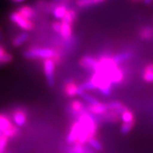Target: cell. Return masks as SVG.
<instances>
[{
  "mask_svg": "<svg viewBox=\"0 0 153 153\" xmlns=\"http://www.w3.org/2000/svg\"><path fill=\"white\" fill-rule=\"evenodd\" d=\"M97 64H98V59L90 55H85L82 57L79 60V65L81 67L91 70L93 72H94L97 68Z\"/></svg>",
  "mask_w": 153,
  "mask_h": 153,
  "instance_id": "10",
  "label": "cell"
},
{
  "mask_svg": "<svg viewBox=\"0 0 153 153\" xmlns=\"http://www.w3.org/2000/svg\"><path fill=\"white\" fill-rule=\"evenodd\" d=\"M55 62L51 58L45 59L43 62L44 66V72L46 77L47 83L49 86L52 87L54 86L55 81H54V70H55Z\"/></svg>",
  "mask_w": 153,
  "mask_h": 153,
  "instance_id": "6",
  "label": "cell"
},
{
  "mask_svg": "<svg viewBox=\"0 0 153 153\" xmlns=\"http://www.w3.org/2000/svg\"><path fill=\"white\" fill-rule=\"evenodd\" d=\"M80 124V136L76 144L85 145L91 138L97 137L98 125L88 111L78 117Z\"/></svg>",
  "mask_w": 153,
  "mask_h": 153,
  "instance_id": "1",
  "label": "cell"
},
{
  "mask_svg": "<svg viewBox=\"0 0 153 153\" xmlns=\"http://www.w3.org/2000/svg\"><path fill=\"white\" fill-rule=\"evenodd\" d=\"M4 39V36H3V32H2V30L0 27V41H3Z\"/></svg>",
  "mask_w": 153,
  "mask_h": 153,
  "instance_id": "32",
  "label": "cell"
},
{
  "mask_svg": "<svg viewBox=\"0 0 153 153\" xmlns=\"http://www.w3.org/2000/svg\"><path fill=\"white\" fill-rule=\"evenodd\" d=\"M96 89H98L102 95L109 97L112 91V82L107 76L99 72H93L89 79Z\"/></svg>",
  "mask_w": 153,
  "mask_h": 153,
  "instance_id": "2",
  "label": "cell"
},
{
  "mask_svg": "<svg viewBox=\"0 0 153 153\" xmlns=\"http://www.w3.org/2000/svg\"><path fill=\"white\" fill-rule=\"evenodd\" d=\"M107 105L108 110L115 111V112L117 113L119 115L121 114V113H122L123 111H125L127 108V107H125L121 102L117 100L111 101L110 103H107Z\"/></svg>",
  "mask_w": 153,
  "mask_h": 153,
  "instance_id": "15",
  "label": "cell"
},
{
  "mask_svg": "<svg viewBox=\"0 0 153 153\" xmlns=\"http://www.w3.org/2000/svg\"><path fill=\"white\" fill-rule=\"evenodd\" d=\"M70 109L74 114L76 115L77 117H79L83 113L86 112V111H87L86 107H85V104L79 100H73L71 101Z\"/></svg>",
  "mask_w": 153,
  "mask_h": 153,
  "instance_id": "13",
  "label": "cell"
},
{
  "mask_svg": "<svg viewBox=\"0 0 153 153\" xmlns=\"http://www.w3.org/2000/svg\"><path fill=\"white\" fill-rule=\"evenodd\" d=\"M12 119H13V122L15 124L16 126H24L27 120V113L23 109H16L12 113Z\"/></svg>",
  "mask_w": 153,
  "mask_h": 153,
  "instance_id": "9",
  "label": "cell"
},
{
  "mask_svg": "<svg viewBox=\"0 0 153 153\" xmlns=\"http://www.w3.org/2000/svg\"><path fill=\"white\" fill-rule=\"evenodd\" d=\"M82 89L78 84L72 80L66 82V83L64 85V93L67 97H75L76 96H80L83 93Z\"/></svg>",
  "mask_w": 153,
  "mask_h": 153,
  "instance_id": "7",
  "label": "cell"
},
{
  "mask_svg": "<svg viewBox=\"0 0 153 153\" xmlns=\"http://www.w3.org/2000/svg\"><path fill=\"white\" fill-rule=\"evenodd\" d=\"M106 0H76V4L79 7H87L96 4H99Z\"/></svg>",
  "mask_w": 153,
  "mask_h": 153,
  "instance_id": "24",
  "label": "cell"
},
{
  "mask_svg": "<svg viewBox=\"0 0 153 153\" xmlns=\"http://www.w3.org/2000/svg\"><path fill=\"white\" fill-rule=\"evenodd\" d=\"M80 132H81L80 124L79 122V120H76L72 123V124L70 127L69 132H68L67 138H66L67 142L69 144H72V145L77 143L78 140H79V138L80 136Z\"/></svg>",
  "mask_w": 153,
  "mask_h": 153,
  "instance_id": "8",
  "label": "cell"
},
{
  "mask_svg": "<svg viewBox=\"0 0 153 153\" xmlns=\"http://www.w3.org/2000/svg\"><path fill=\"white\" fill-rule=\"evenodd\" d=\"M86 109L88 112L94 115H103L108 110L107 103L101 102H98L95 104L88 105Z\"/></svg>",
  "mask_w": 153,
  "mask_h": 153,
  "instance_id": "11",
  "label": "cell"
},
{
  "mask_svg": "<svg viewBox=\"0 0 153 153\" xmlns=\"http://www.w3.org/2000/svg\"><path fill=\"white\" fill-rule=\"evenodd\" d=\"M120 118L122 120L123 123H131L135 121L134 113L132 112L131 110H129L128 107L125 111L121 113V114L120 115Z\"/></svg>",
  "mask_w": 153,
  "mask_h": 153,
  "instance_id": "19",
  "label": "cell"
},
{
  "mask_svg": "<svg viewBox=\"0 0 153 153\" xmlns=\"http://www.w3.org/2000/svg\"><path fill=\"white\" fill-rule=\"evenodd\" d=\"M79 86L80 88L85 92L91 91V90H93V89H96L95 87H94V85H93V83H92L90 80L84 82H82V84H80Z\"/></svg>",
  "mask_w": 153,
  "mask_h": 153,
  "instance_id": "29",
  "label": "cell"
},
{
  "mask_svg": "<svg viewBox=\"0 0 153 153\" xmlns=\"http://www.w3.org/2000/svg\"><path fill=\"white\" fill-rule=\"evenodd\" d=\"M142 78L146 82H153V63H150L145 67Z\"/></svg>",
  "mask_w": 153,
  "mask_h": 153,
  "instance_id": "18",
  "label": "cell"
},
{
  "mask_svg": "<svg viewBox=\"0 0 153 153\" xmlns=\"http://www.w3.org/2000/svg\"><path fill=\"white\" fill-rule=\"evenodd\" d=\"M134 124H135V121L131 123H123L121 124V127H120V132H121V134H128L132 130V128H134Z\"/></svg>",
  "mask_w": 153,
  "mask_h": 153,
  "instance_id": "27",
  "label": "cell"
},
{
  "mask_svg": "<svg viewBox=\"0 0 153 153\" xmlns=\"http://www.w3.org/2000/svg\"><path fill=\"white\" fill-rule=\"evenodd\" d=\"M69 153H89L88 151L85 149L84 145H80V144H74L72 146V149L69 152Z\"/></svg>",
  "mask_w": 153,
  "mask_h": 153,
  "instance_id": "28",
  "label": "cell"
},
{
  "mask_svg": "<svg viewBox=\"0 0 153 153\" xmlns=\"http://www.w3.org/2000/svg\"><path fill=\"white\" fill-rule=\"evenodd\" d=\"M13 2H16V3H19V2H24L25 0H12Z\"/></svg>",
  "mask_w": 153,
  "mask_h": 153,
  "instance_id": "34",
  "label": "cell"
},
{
  "mask_svg": "<svg viewBox=\"0 0 153 153\" xmlns=\"http://www.w3.org/2000/svg\"><path fill=\"white\" fill-rule=\"evenodd\" d=\"M139 37L143 40H151L153 38V28L151 27H146L139 31Z\"/></svg>",
  "mask_w": 153,
  "mask_h": 153,
  "instance_id": "23",
  "label": "cell"
},
{
  "mask_svg": "<svg viewBox=\"0 0 153 153\" xmlns=\"http://www.w3.org/2000/svg\"><path fill=\"white\" fill-rule=\"evenodd\" d=\"M132 57V53L131 51H122L118 54H115L114 56H113L114 60L116 62V63L120 64L121 62H125V61L130 59Z\"/></svg>",
  "mask_w": 153,
  "mask_h": 153,
  "instance_id": "20",
  "label": "cell"
},
{
  "mask_svg": "<svg viewBox=\"0 0 153 153\" xmlns=\"http://www.w3.org/2000/svg\"><path fill=\"white\" fill-rule=\"evenodd\" d=\"M61 22H62V29L59 34L65 41H69L72 37V25L73 24L65 20H62Z\"/></svg>",
  "mask_w": 153,
  "mask_h": 153,
  "instance_id": "12",
  "label": "cell"
},
{
  "mask_svg": "<svg viewBox=\"0 0 153 153\" xmlns=\"http://www.w3.org/2000/svg\"><path fill=\"white\" fill-rule=\"evenodd\" d=\"M13 55L10 52L6 51L2 45H0V65L8 64L13 61Z\"/></svg>",
  "mask_w": 153,
  "mask_h": 153,
  "instance_id": "17",
  "label": "cell"
},
{
  "mask_svg": "<svg viewBox=\"0 0 153 153\" xmlns=\"http://www.w3.org/2000/svg\"><path fill=\"white\" fill-rule=\"evenodd\" d=\"M28 39H29V34H28L27 31L21 32L16 37H14L13 40L12 41V45L15 48H18V47H20L21 45H23Z\"/></svg>",
  "mask_w": 153,
  "mask_h": 153,
  "instance_id": "16",
  "label": "cell"
},
{
  "mask_svg": "<svg viewBox=\"0 0 153 153\" xmlns=\"http://www.w3.org/2000/svg\"><path fill=\"white\" fill-rule=\"evenodd\" d=\"M103 117L106 120H107L108 122L111 123H117L120 120V115L117 112L114 111H111V110H107V111L103 115Z\"/></svg>",
  "mask_w": 153,
  "mask_h": 153,
  "instance_id": "21",
  "label": "cell"
},
{
  "mask_svg": "<svg viewBox=\"0 0 153 153\" xmlns=\"http://www.w3.org/2000/svg\"><path fill=\"white\" fill-rule=\"evenodd\" d=\"M142 1H143L144 3L146 4V5H149L152 2H153V0H142Z\"/></svg>",
  "mask_w": 153,
  "mask_h": 153,
  "instance_id": "33",
  "label": "cell"
},
{
  "mask_svg": "<svg viewBox=\"0 0 153 153\" xmlns=\"http://www.w3.org/2000/svg\"><path fill=\"white\" fill-rule=\"evenodd\" d=\"M8 142H9V138L2 134V137L0 138V153H4L7 147Z\"/></svg>",
  "mask_w": 153,
  "mask_h": 153,
  "instance_id": "30",
  "label": "cell"
},
{
  "mask_svg": "<svg viewBox=\"0 0 153 153\" xmlns=\"http://www.w3.org/2000/svg\"><path fill=\"white\" fill-rule=\"evenodd\" d=\"M68 11V8L65 6H58L54 8L53 15L57 19H62Z\"/></svg>",
  "mask_w": 153,
  "mask_h": 153,
  "instance_id": "22",
  "label": "cell"
},
{
  "mask_svg": "<svg viewBox=\"0 0 153 153\" xmlns=\"http://www.w3.org/2000/svg\"><path fill=\"white\" fill-rule=\"evenodd\" d=\"M17 12L20 15L28 19H32L35 16V10L30 6H22L18 8Z\"/></svg>",
  "mask_w": 153,
  "mask_h": 153,
  "instance_id": "14",
  "label": "cell"
},
{
  "mask_svg": "<svg viewBox=\"0 0 153 153\" xmlns=\"http://www.w3.org/2000/svg\"><path fill=\"white\" fill-rule=\"evenodd\" d=\"M55 53V49L48 48H39V47H32L23 52V55L27 59H48L51 58Z\"/></svg>",
  "mask_w": 153,
  "mask_h": 153,
  "instance_id": "3",
  "label": "cell"
},
{
  "mask_svg": "<svg viewBox=\"0 0 153 153\" xmlns=\"http://www.w3.org/2000/svg\"><path fill=\"white\" fill-rule=\"evenodd\" d=\"M52 29L56 33H60L61 29H62V22L61 21H54L52 23Z\"/></svg>",
  "mask_w": 153,
  "mask_h": 153,
  "instance_id": "31",
  "label": "cell"
},
{
  "mask_svg": "<svg viewBox=\"0 0 153 153\" xmlns=\"http://www.w3.org/2000/svg\"><path fill=\"white\" fill-rule=\"evenodd\" d=\"M0 131L8 138H13L19 133L18 127L13 124L11 118L6 114L0 113Z\"/></svg>",
  "mask_w": 153,
  "mask_h": 153,
  "instance_id": "4",
  "label": "cell"
},
{
  "mask_svg": "<svg viewBox=\"0 0 153 153\" xmlns=\"http://www.w3.org/2000/svg\"><path fill=\"white\" fill-rule=\"evenodd\" d=\"M87 144H89L90 147L93 148L94 150H97V151H101L103 149V145L101 144L99 140L97 139V137H93V138H90L88 141Z\"/></svg>",
  "mask_w": 153,
  "mask_h": 153,
  "instance_id": "25",
  "label": "cell"
},
{
  "mask_svg": "<svg viewBox=\"0 0 153 153\" xmlns=\"http://www.w3.org/2000/svg\"><path fill=\"white\" fill-rule=\"evenodd\" d=\"M54 2H63V1H66V0H53Z\"/></svg>",
  "mask_w": 153,
  "mask_h": 153,
  "instance_id": "35",
  "label": "cell"
},
{
  "mask_svg": "<svg viewBox=\"0 0 153 153\" xmlns=\"http://www.w3.org/2000/svg\"><path fill=\"white\" fill-rule=\"evenodd\" d=\"M2 132L0 131V138H1V137H2Z\"/></svg>",
  "mask_w": 153,
  "mask_h": 153,
  "instance_id": "36",
  "label": "cell"
},
{
  "mask_svg": "<svg viewBox=\"0 0 153 153\" xmlns=\"http://www.w3.org/2000/svg\"><path fill=\"white\" fill-rule=\"evenodd\" d=\"M10 19L23 30L31 31L35 28V24L32 20L20 15L17 11L12 12L10 14Z\"/></svg>",
  "mask_w": 153,
  "mask_h": 153,
  "instance_id": "5",
  "label": "cell"
},
{
  "mask_svg": "<svg viewBox=\"0 0 153 153\" xmlns=\"http://www.w3.org/2000/svg\"><path fill=\"white\" fill-rule=\"evenodd\" d=\"M133 1H138V0H133Z\"/></svg>",
  "mask_w": 153,
  "mask_h": 153,
  "instance_id": "37",
  "label": "cell"
},
{
  "mask_svg": "<svg viewBox=\"0 0 153 153\" xmlns=\"http://www.w3.org/2000/svg\"><path fill=\"white\" fill-rule=\"evenodd\" d=\"M81 97L82 99H83L84 100L88 103V105H92V104H95V103H98L99 101L97 100V98H95L94 97H93L92 95L87 93L86 92H83L82 93L81 95L79 96Z\"/></svg>",
  "mask_w": 153,
  "mask_h": 153,
  "instance_id": "26",
  "label": "cell"
}]
</instances>
